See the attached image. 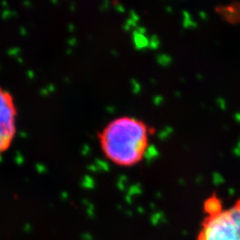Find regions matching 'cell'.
<instances>
[{
    "mask_svg": "<svg viewBox=\"0 0 240 240\" xmlns=\"http://www.w3.org/2000/svg\"><path fill=\"white\" fill-rule=\"evenodd\" d=\"M98 140L103 155L110 162L132 166L143 158L149 145V127L138 118L122 116L102 128Z\"/></svg>",
    "mask_w": 240,
    "mask_h": 240,
    "instance_id": "1",
    "label": "cell"
},
{
    "mask_svg": "<svg viewBox=\"0 0 240 240\" xmlns=\"http://www.w3.org/2000/svg\"><path fill=\"white\" fill-rule=\"evenodd\" d=\"M197 240H240V198L229 208L206 216Z\"/></svg>",
    "mask_w": 240,
    "mask_h": 240,
    "instance_id": "2",
    "label": "cell"
},
{
    "mask_svg": "<svg viewBox=\"0 0 240 240\" xmlns=\"http://www.w3.org/2000/svg\"><path fill=\"white\" fill-rule=\"evenodd\" d=\"M17 108L11 93L0 85V154L6 151L17 133Z\"/></svg>",
    "mask_w": 240,
    "mask_h": 240,
    "instance_id": "3",
    "label": "cell"
},
{
    "mask_svg": "<svg viewBox=\"0 0 240 240\" xmlns=\"http://www.w3.org/2000/svg\"><path fill=\"white\" fill-rule=\"evenodd\" d=\"M203 209L206 216H209L220 213L222 210H223L224 207L221 198L217 197V195L213 194L206 199L203 205Z\"/></svg>",
    "mask_w": 240,
    "mask_h": 240,
    "instance_id": "4",
    "label": "cell"
}]
</instances>
